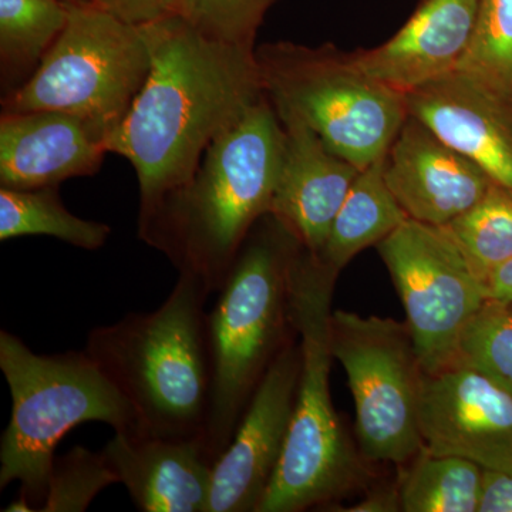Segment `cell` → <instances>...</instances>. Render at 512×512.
Returning a JSON list of instances; mask_svg holds the SVG:
<instances>
[{
	"mask_svg": "<svg viewBox=\"0 0 512 512\" xmlns=\"http://www.w3.org/2000/svg\"><path fill=\"white\" fill-rule=\"evenodd\" d=\"M404 99L409 116L512 190V100L460 69Z\"/></svg>",
	"mask_w": 512,
	"mask_h": 512,
	"instance_id": "14",
	"label": "cell"
},
{
	"mask_svg": "<svg viewBox=\"0 0 512 512\" xmlns=\"http://www.w3.org/2000/svg\"><path fill=\"white\" fill-rule=\"evenodd\" d=\"M353 512H397L402 511L400 505L399 487L396 490H379L367 495L355 507L349 508Z\"/></svg>",
	"mask_w": 512,
	"mask_h": 512,
	"instance_id": "30",
	"label": "cell"
},
{
	"mask_svg": "<svg viewBox=\"0 0 512 512\" xmlns=\"http://www.w3.org/2000/svg\"><path fill=\"white\" fill-rule=\"evenodd\" d=\"M384 157L357 175L318 255L336 272L409 220L384 180Z\"/></svg>",
	"mask_w": 512,
	"mask_h": 512,
	"instance_id": "19",
	"label": "cell"
},
{
	"mask_svg": "<svg viewBox=\"0 0 512 512\" xmlns=\"http://www.w3.org/2000/svg\"><path fill=\"white\" fill-rule=\"evenodd\" d=\"M487 292L488 299L512 303V259L488 276Z\"/></svg>",
	"mask_w": 512,
	"mask_h": 512,
	"instance_id": "31",
	"label": "cell"
},
{
	"mask_svg": "<svg viewBox=\"0 0 512 512\" xmlns=\"http://www.w3.org/2000/svg\"><path fill=\"white\" fill-rule=\"evenodd\" d=\"M67 5H93V0H62Z\"/></svg>",
	"mask_w": 512,
	"mask_h": 512,
	"instance_id": "32",
	"label": "cell"
},
{
	"mask_svg": "<svg viewBox=\"0 0 512 512\" xmlns=\"http://www.w3.org/2000/svg\"><path fill=\"white\" fill-rule=\"evenodd\" d=\"M45 235L86 251H97L111 235L110 225L83 220L64 207L59 187L13 190L0 187V241Z\"/></svg>",
	"mask_w": 512,
	"mask_h": 512,
	"instance_id": "21",
	"label": "cell"
},
{
	"mask_svg": "<svg viewBox=\"0 0 512 512\" xmlns=\"http://www.w3.org/2000/svg\"><path fill=\"white\" fill-rule=\"evenodd\" d=\"M119 484L103 451L77 446L55 458L40 512H83L109 485Z\"/></svg>",
	"mask_w": 512,
	"mask_h": 512,
	"instance_id": "26",
	"label": "cell"
},
{
	"mask_svg": "<svg viewBox=\"0 0 512 512\" xmlns=\"http://www.w3.org/2000/svg\"><path fill=\"white\" fill-rule=\"evenodd\" d=\"M480 0H421L402 29L383 45L352 53L377 82L406 94L453 72L477 29Z\"/></svg>",
	"mask_w": 512,
	"mask_h": 512,
	"instance_id": "17",
	"label": "cell"
},
{
	"mask_svg": "<svg viewBox=\"0 0 512 512\" xmlns=\"http://www.w3.org/2000/svg\"><path fill=\"white\" fill-rule=\"evenodd\" d=\"M384 180L410 220L436 227L470 210L495 183L413 116L384 157Z\"/></svg>",
	"mask_w": 512,
	"mask_h": 512,
	"instance_id": "13",
	"label": "cell"
},
{
	"mask_svg": "<svg viewBox=\"0 0 512 512\" xmlns=\"http://www.w3.org/2000/svg\"><path fill=\"white\" fill-rule=\"evenodd\" d=\"M483 467L454 456L423 450L399 485L404 512H477Z\"/></svg>",
	"mask_w": 512,
	"mask_h": 512,
	"instance_id": "22",
	"label": "cell"
},
{
	"mask_svg": "<svg viewBox=\"0 0 512 512\" xmlns=\"http://www.w3.org/2000/svg\"><path fill=\"white\" fill-rule=\"evenodd\" d=\"M423 450L512 471V394L470 366L423 373L419 407Z\"/></svg>",
	"mask_w": 512,
	"mask_h": 512,
	"instance_id": "11",
	"label": "cell"
},
{
	"mask_svg": "<svg viewBox=\"0 0 512 512\" xmlns=\"http://www.w3.org/2000/svg\"><path fill=\"white\" fill-rule=\"evenodd\" d=\"M284 141L264 97L212 141L187 183L138 212V238L217 293L251 229L271 214Z\"/></svg>",
	"mask_w": 512,
	"mask_h": 512,
	"instance_id": "2",
	"label": "cell"
},
{
	"mask_svg": "<svg viewBox=\"0 0 512 512\" xmlns=\"http://www.w3.org/2000/svg\"><path fill=\"white\" fill-rule=\"evenodd\" d=\"M330 350L355 400L360 454L373 463L406 464L423 451L421 369L406 322L332 312Z\"/></svg>",
	"mask_w": 512,
	"mask_h": 512,
	"instance_id": "9",
	"label": "cell"
},
{
	"mask_svg": "<svg viewBox=\"0 0 512 512\" xmlns=\"http://www.w3.org/2000/svg\"><path fill=\"white\" fill-rule=\"evenodd\" d=\"M301 375V348L289 343L256 387L212 468L208 512H256L284 453Z\"/></svg>",
	"mask_w": 512,
	"mask_h": 512,
	"instance_id": "12",
	"label": "cell"
},
{
	"mask_svg": "<svg viewBox=\"0 0 512 512\" xmlns=\"http://www.w3.org/2000/svg\"><path fill=\"white\" fill-rule=\"evenodd\" d=\"M0 370L12 413L0 440V490L18 481L20 494L3 511H40L56 448L87 421L138 431L136 410L86 352L37 355L18 336L0 332Z\"/></svg>",
	"mask_w": 512,
	"mask_h": 512,
	"instance_id": "5",
	"label": "cell"
},
{
	"mask_svg": "<svg viewBox=\"0 0 512 512\" xmlns=\"http://www.w3.org/2000/svg\"><path fill=\"white\" fill-rule=\"evenodd\" d=\"M339 272L302 248L292 272L301 375L288 437L256 512H301L339 500L365 477L330 397V318Z\"/></svg>",
	"mask_w": 512,
	"mask_h": 512,
	"instance_id": "6",
	"label": "cell"
},
{
	"mask_svg": "<svg viewBox=\"0 0 512 512\" xmlns=\"http://www.w3.org/2000/svg\"><path fill=\"white\" fill-rule=\"evenodd\" d=\"M376 248L402 301L421 369L454 365L461 333L488 299L487 284L446 227L409 218Z\"/></svg>",
	"mask_w": 512,
	"mask_h": 512,
	"instance_id": "10",
	"label": "cell"
},
{
	"mask_svg": "<svg viewBox=\"0 0 512 512\" xmlns=\"http://www.w3.org/2000/svg\"><path fill=\"white\" fill-rule=\"evenodd\" d=\"M446 228L487 284L488 276L512 259V190L494 183L474 207Z\"/></svg>",
	"mask_w": 512,
	"mask_h": 512,
	"instance_id": "23",
	"label": "cell"
},
{
	"mask_svg": "<svg viewBox=\"0 0 512 512\" xmlns=\"http://www.w3.org/2000/svg\"><path fill=\"white\" fill-rule=\"evenodd\" d=\"M457 69L512 100V0H480L473 43Z\"/></svg>",
	"mask_w": 512,
	"mask_h": 512,
	"instance_id": "25",
	"label": "cell"
},
{
	"mask_svg": "<svg viewBox=\"0 0 512 512\" xmlns=\"http://www.w3.org/2000/svg\"><path fill=\"white\" fill-rule=\"evenodd\" d=\"M104 456L141 512H208L214 458L204 437L114 431Z\"/></svg>",
	"mask_w": 512,
	"mask_h": 512,
	"instance_id": "15",
	"label": "cell"
},
{
	"mask_svg": "<svg viewBox=\"0 0 512 512\" xmlns=\"http://www.w3.org/2000/svg\"><path fill=\"white\" fill-rule=\"evenodd\" d=\"M302 248L274 215L262 217L207 313L211 397L205 441L214 461L228 447L262 377L298 336L291 285Z\"/></svg>",
	"mask_w": 512,
	"mask_h": 512,
	"instance_id": "3",
	"label": "cell"
},
{
	"mask_svg": "<svg viewBox=\"0 0 512 512\" xmlns=\"http://www.w3.org/2000/svg\"><path fill=\"white\" fill-rule=\"evenodd\" d=\"M107 153V138L74 114L40 110L0 116V187H59L99 173Z\"/></svg>",
	"mask_w": 512,
	"mask_h": 512,
	"instance_id": "16",
	"label": "cell"
},
{
	"mask_svg": "<svg viewBox=\"0 0 512 512\" xmlns=\"http://www.w3.org/2000/svg\"><path fill=\"white\" fill-rule=\"evenodd\" d=\"M150 69V45L141 26L94 5H69L66 28L28 82L2 96V113L64 111L109 140Z\"/></svg>",
	"mask_w": 512,
	"mask_h": 512,
	"instance_id": "8",
	"label": "cell"
},
{
	"mask_svg": "<svg viewBox=\"0 0 512 512\" xmlns=\"http://www.w3.org/2000/svg\"><path fill=\"white\" fill-rule=\"evenodd\" d=\"M141 28L150 73L107 150L133 165L144 212L187 183L212 141L265 93L255 47L210 39L181 15Z\"/></svg>",
	"mask_w": 512,
	"mask_h": 512,
	"instance_id": "1",
	"label": "cell"
},
{
	"mask_svg": "<svg viewBox=\"0 0 512 512\" xmlns=\"http://www.w3.org/2000/svg\"><path fill=\"white\" fill-rule=\"evenodd\" d=\"M477 512H512V471L483 468Z\"/></svg>",
	"mask_w": 512,
	"mask_h": 512,
	"instance_id": "29",
	"label": "cell"
},
{
	"mask_svg": "<svg viewBox=\"0 0 512 512\" xmlns=\"http://www.w3.org/2000/svg\"><path fill=\"white\" fill-rule=\"evenodd\" d=\"M284 153L271 215L318 256L360 168L330 151L318 134L299 121H281Z\"/></svg>",
	"mask_w": 512,
	"mask_h": 512,
	"instance_id": "18",
	"label": "cell"
},
{
	"mask_svg": "<svg viewBox=\"0 0 512 512\" xmlns=\"http://www.w3.org/2000/svg\"><path fill=\"white\" fill-rule=\"evenodd\" d=\"M255 57L279 120L305 124L360 170L386 156L409 117L403 93L377 82L352 53L335 46L264 43Z\"/></svg>",
	"mask_w": 512,
	"mask_h": 512,
	"instance_id": "7",
	"label": "cell"
},
{
	"mask_svg": "<svg viewBox=\"0 0 512 512\" xmlns=\"http://www.w3.org/2000/svg\"><path fill=\"white\" fill-rule=\"evenodd\" d=\"M181 2L183 0H93V5L130 25L146 26L180 15Z\"/></svg>",
	"mask_w": 512,
	"mask_h": 512,
	"instance_id": "28",
	"label": "cell"
},
{
	"mask_svg": "<svg viewBox=\"0 0 512 512\" xmlns=\"http://www.w3.org/2000/svg\"><path fill=\"white\" fill-rule=\"evenodd\" d=\"M454 365L473 367L512 394L511 302H484L461 333Z\"/></svg>",
	"mask_w": 512,
	"mask_h": 512,
	"instance_id": "24",
	"label": "cell"
},
{
	"mask_svg": "<svg viewBox=\"0 0 512 512\" xmlns=\"http://www.w3.org/2000/svg\"><path fill=\"white\" fill-rule=\"evenodd\" d=\"M278 2L281 0H183L180 15L210 39L256 47L266 13Z\"/></svg>",
	"mask_w": 512,
	"mask_h": 512,
	"instance_id": "27",
	"label": "cell"
},
{
	"mask_svg": "<svg viewBox=\"0 0 512 512\" xmlns=\"http://www.w3.org/2000/svg\"><path fill=\"white\" fill-rule=\"evenodd\" d=\"M69 19L62 0H0L2 96L23 86L55 45Z\"/></svg>",
	"mask_w": 512,
	"mask_h": 512,
	"instance_id": "20",
	"label": "cell"
},
{
	"mask_svg": "<svg viewBox=\"0 0 512 512\" xmlns=\"http://www.w3.org/2000/svg\"><path fill=\"white\" fill-rule=\"evenodd\" d=\"M208 298L197 279L178 274L156 311L128 313L87 336L84 352L134 407L140 433L205 439L211 397Z\"/></svg>",
	"mask_w": 512,
	"mask_h": 512,
	"instance_id": "4",
	"label": "cell"
}]
</instances>
